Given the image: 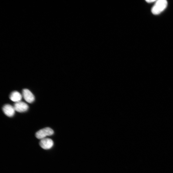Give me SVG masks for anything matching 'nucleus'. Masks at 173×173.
Wrapping results in <instances>:
<instances>
[{"instance_id": "f257e3e1", "label": "nucleus", "mask_w": 173, "mask_h": 173, "mask_svg": "<svg viewBox=\"0 0 173 173\" xmlns=\"http://www.w3.org/2000/svg\"><path fill=\"white\" fill-rule=\"evenodd\" d=\"M167 5L168 2L166 0H158L156 2L151 9V12L154 15H159L164 11Z\"/></svg>"}, {"instance_id": "f03ea898", "label": "nucleus", "mask_w": 173, "mask_h": 173, "mask_svg": "<svg viewBox=\"0 0 173 173\" xmlns=\"http://www.w3.org/2000/svg\"><path fill=\"white\" fill-rule=\"evenodd\" d=\"M54 133L52 129L49 127H47L42 129L36 133V137L41 140L45 138L48 136H50Z\"/></svg>"}, {"instance_id": "7ed1b4c3", "label": "nucleus", "mask_w": 173, "mask_h": 173, "mask_svg": "<svg viewBox=\"0 0 173 173\" xmlns=\"http://www.w3.org/2000/svg\"><path fill=\"white\" fill-rule=\"evenodd\" d=\"M40 145L43 149L46 150L49 149L53 147L54 143L50 138H45L41 140Z\"/></svg>"}, {"instance_id": "20e7f679", "label": "nucleus", "mask_w": 173, "mask_h": 173, "mask_svg": "<svg viewBox=\"0 0 173 173\" xmlns=\"http://www.w3.org/2000/svg\"><path fill=\"white\" fill-rule=\"evenodd\" d=\"M14 107L16 111L19 113L26 112L29 109V106L27 104L21 101L15 103Z\"/></svg>"}, {"instance_id": "39448f33", "label": "nucleus", "mask_w": 173, "mask_h": 173, "mask_svg": "<svg viewBox=\"0 0 173 173\" xmlns=\"http://www.w3.org/2000/svg\"><path fill=\"white\" fill-rule=\"evenodd\" d=\"M22 94L24 99L27 102L31 103L34 101L35 97L29 90L27 89H24Z\"/></svg>"}, {"instance_id": "423d86ee", "label": "nucleus", "mask_w": 173, "mask_h": 173, "mask_svg": "<svg viewBox=\"0 0 173 173\" xmlns=\"http://www.w3.org/2000/svg\"><path fill=\"white\" fill-rule=\"evenodd\" d=\"M4 114L9 117H13L15 115V110L14 106L9 104H6L2 108Z\"/></svg>"}, {"instance_id": "0eeeda50", "label": "nucleus", "mask_w": 173, "mask_h": 173, "mask_svg": "<svg viewBox=\"0 0 173 173\" xmlns=\"http://www.w3.org/2000/svg\"><path fill=\"white\" fill-rule=\"evenodd\" d=\"M9 98L11 100L15 103L21 101L22 96L18 91H14L10 94Z\"/></svg>"}, {"instance_id": "6e6552de", "label": "nucleus", "mask_w": 173, "mask_h": 173, "mask_svg": "<svg viewBox=\"0 0 173 173\" xmlns=\"http://www.w3.org/2000/svg\"><path fill=\"white\" fill-rule=\"evenodd\" d=\"M156 1L155 0H148V1H146L147 3H152L153 2H156Z\"/></svg>"}]
</instances>
